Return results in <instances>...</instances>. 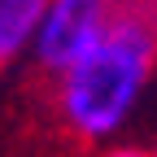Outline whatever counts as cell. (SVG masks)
<instances>
[{
	"label": "cell",
	"instance_id": "obj_1",
	"mask_svg": "<svg viewBox=\"0 0 157 157\" xmlns=\"http://www.w3.org/2000/svg\"><path fill=\"white\" fill-rule=\"evenodd\" d=\"M153 57H157L153 26L131 13H113L101 44L61 74L66 122L87 140H101V135L118 131L148 83Z\"/></svg>",
	"mask_w": 157,
	"mask_h": 157
},
{
	"label": "cell",
	"instance_id": "obj_2",
	"mask_svg": "<svg viewBox=\"0 0 157 157\" xmlns=\"http://www.w3.org/2000/svg\"><path fill=\"white\" fill-rule=\"evenodd\" d=\"M113 17V0H48L31 48L39 66L66 74L78 57H87Z\"/></svg>",
	"mask_w": 157,
	"mask_h": 157
},
{
	"label": "cell",
	"instance_id": "obj_3",
	"mask_svg": "<svg viewBox=\"0 0 157 157\" xmlns=\"http://www.w3.org/2000/svg\"><path fill=\"white\" fill-rule=\"evenodd\" d=\"M44 5L48 0H0V61H13L35 39Z\"/></svg>",
	"mask_w": 157,
	"mask_h": 157
},
{
	"label": "cell",
	"instance_id": "obj_4",
	"mask_svg": "<svg viewBox=\"0 0 157 157\" xmlns=\"http://www.w3.org/2000/svg\"><path fill=\"white\" fill-rule=\"evenodd\" d=\"M109 157H144V153H131V148H118V153H109Z\"/></svg>",
	"mask_w": 157,
	"mask_h": 157
}]
</instances>
